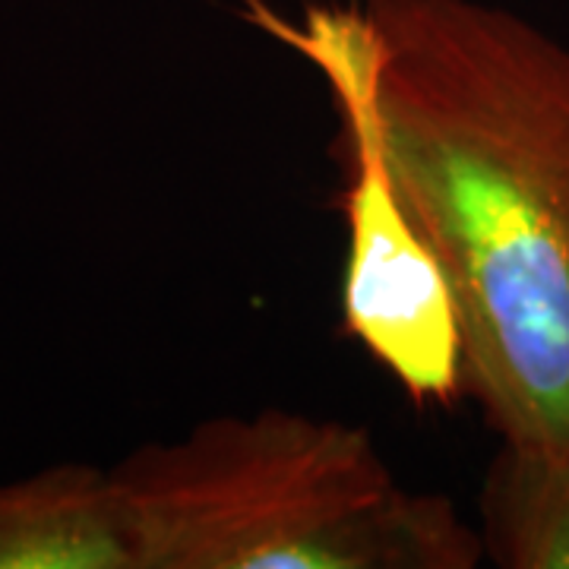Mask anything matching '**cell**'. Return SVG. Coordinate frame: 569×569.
Returning a JSON list of instances; mask_svg holds the SVG:
<instances>
[{
	"label": "cell",
	"instance_id": "5",
	"mask_svg": "<svg viewBox=\"0 0 569 569\" xmlns=\"http://www.w3.org/2000/svg\"><path fill=\"white\" fill-rule=\"evenodd\" d=\"M485 560L500 569H569V449L500 443L481 485Z\"/></svg>",
	"mask_w": 569,
	"mask_h": 569
},
{
	"label": "cell",
	"instance_id": "2",
	"mask_svg": "<svg viewBox=\"0 0 569 569\" xmlns=\"http://www.w3.org/2000/svg\"><path fill=\"white\" fill-rule=\"evenodd\" d=\"M118 475L152 569H475L481 531L396 481L367 427L288 408L209 418Z\"/></svg>",
	"mask_w": 569,
	"mask_h": 569
},
{
	"label": "cell",
	"instance_id": "3",
	"mask_svg": "<svg viewBox=\"0 0 569 569\" xmlns=\"http://www.w3.org/2000/svg\"><path fill=\"white\" fill-rule=\"evenodd\" d=\"M247 26L305 58L336 111V209L346 224L339 288L342 332L365 348L421 411L456 408L466 392V342L447 272L406 203L377 108V39L361 0H313L301 13L238 0Z\"/></svg>",
	"mask_w": 569,
	"mask_h": 569
},
{
	"label": "cell",
	"instance_id": "1",
	"mask_svg": "<svg viewBox=\"0 0 569 569\" xmlns=\"http://www.w3.org/2000/svg\"><path fill=\"white\" fill-rule=\"evenodd\" d=\"M406 203L500 443L569 449V48L485 0H361Z\"/></svg>",
	"mask_w": 569,
	"mask_h": 569
},
{
	"label": "cell",
	"instance_id": "4",
	"mask_svg": "<svg viewBox=\"0 0 569 569\" xmlns=\"http://www.w3.org/2000/svg\"><path fill=\"white\" fill-rule=\"evenodd\" d=\"M0 569H152L118 468L58 462L0 481Z\"/></svg>",
	"mask_w": 569,
	"mask_h": 569
}]
</instances>
